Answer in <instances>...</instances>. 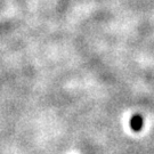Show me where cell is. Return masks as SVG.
Listing matches in <instances>:
<instances>
[{
    "instance_id": "cell-1",
    "label": "cell",
    "mask_w": 154,
    "mask_h": 154,
    "mask_svg": "<svg viewBox=\"0 0 154 154\" xmlns=\"http://www.w3.org/2000/svg\"><path fill=\"white\" fill-rule=\"evenodd\" d=\"M144 125V120H143V116L140 114H135L130 119V127L134 131H140L142 128H143Z\"/></svg>"
}]
</instances>
